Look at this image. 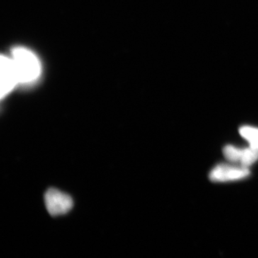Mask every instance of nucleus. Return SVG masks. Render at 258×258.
Returning <instances> with one entry per match:
<instances>
[{"instance_id":"obj_1","label":"nucleus","mask_w":258,"mask_h":258,"mask_svg":"<svg viewBox=\"0 0 258 258\" xmlns=\"http://www.w3.org/2000/svg\"><path fill=\"white\" fill-rule=\"evenodd\" d=\"M13 59L18 74L19 83L32 82L40 74V64L36 56L23 47L13 51Z\"/></svg>"},{"instance_id":"obj_2","label":"nucleus","mask_w":258,"mask_h":258,"mask_svg":"<svg viewBox=\"0 0 258 258\" xmlns=\"http://www.w3.org/2000/svg\"><path fill=\"white\" fill-rule=\"evenodd\" d=\"M45 202L47 211L52 216L68 213L74 205L72 198L69 195L55 189H50L47 191Z\"/></svg>"},{"instance_id":"obj_3","label":"nucleus","mask_w":258,"mask_h":258,"mask_svg":"<svg viewBox=\"0 0 258 258\" xmlns=\"http://www.w3.org/2000/svg\"><path fill=\"white\" fill-rule=\"evenodd\" d=\"M1 97L6 96L19 83L18 74L13 59L7 56L1 57Z\"/></svg>"},{"instance_id":"obj_4","label":"nucleus","mask_w":258,"mask_h":258,"mask_svg":"<svg viewBox=\"0 0 258 258\" xmlns=\"http://www.w3.org/2000/svg\"><path fill=\"white\" fill-rule=\"evenodd\" d=\"M249 174V171L244 166L219 165L210 172V178L213 181H227L242 179Z\"/></svg>"},{"instance_id":"obj_5","label":"nucleus","mask_w":258,"mask_h":258,"mask_svg":"<svg viewBox=\"0 0 258 258\" xmlns=\"http://www.w3.org/2000/svg\"><path fill=\"white\" fill-rule=\"evenodd\" d=\"M258 159V149L249 147L247 149H240L239 163L241 166L247 168L252 165Z\"/></svg>"},{"instance_id":"obj_6","label":"nucleus","mask_w":258,"mask_h":258,"mask_svg":"<svg viewBox=\"0 0 258 258\" xmlns=\"http://www.w3.org/2000/svg\"><path fill=\"white\" fill-rule=\"evenodd\" d=\"M240 134L243 138L248 141L249 147L258 149V128L243 126L240 128Z\"/></svg>"},{"instance_id":"obj_7","label":"nucleus","mask_w":258,"mask_h":258,"mask_svg":"<svg viewBox=\"0 0 258 258\" xmlns=\"http://www.w3.org/2000/svg\"><path fill=\"white\" fill-rule=\"evenodd\" d=\"M223 154L227 160L232 161V162H239L240 149H237L233 146H226L223 149Z\"/></svg>"}]
</instances>
